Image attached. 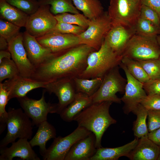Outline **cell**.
Segmentation results:
<instances>
[{"label":"cell","instance_id":"6da1fadb","mask_svg":"<svg viewBox=\"0 0 160 160\" xmlns=\"http://www.w3.org/2000/svg\"><path fill=\"white\" fill-rule=\"evenodd\" d=\"M95 50L80 44L73 47L52 52L41 64L35 67L31 78L49 83L64 78L78 77L87 66V59Z\"/></svg>","mask_w":160,"mask_h":160},{"label":"cell","instance_id":"7a4b0ae2","mask_svg":"<svg viewBox=\"0 0 160 160\" xmlns=\"http://www.w3.org/2000/svg\"><path fill=\"white\" fill-rule=\"evenodd\" d=\"M112 103L106 101L92 103L74 119L78 126L83 127L95 134L97 148L102 147V136L107 128L116 123V120L109 113V108Z\"/></svg>","mask_w":160,"mask_h":160},{"label":"cell","instance_id":"3957f363","mask_svg":"<svg viewBox=\"0 0 160 160\" xmlns=\"http://www.w3.org/2000/svg\"><path fill=\"white\" fill-rule=\"evenodd\" d=\"M122 58L104 40L99 50L89 55L87 66L78 77L86 79L103 77L113 68L119 65Z\"/></svg>","mask_w":160,"mask_h":160},{"label":"cell","instance_id":"277c9868","mask_svg":"<svg viewBox=\"0 0 160 160\" xmlns=\"http://www.w3.org/2000/svg\"><path fill=\"white\" fill-rule=\"evenodd\" d=\"M7 112L6 122L7 131L0 142V148L7 147L18 138L28 140L32 138L33 125L30 118L22 108L10 107Z\"/></svg>","mask_w":160,"mask_h":160},{"label":"cell","instance_id":"5b68a950","mask_svg":"<svg viewBox=\"0 0 160 160\" xmlns=\"http://www.w3.org/2000/svg\"><path fill=\"white\" fill-rule=\"evenodd\" d=\"M157 36H145L135 33L127 44L121 56L137 61L159 59L160 47Z\"/></svg>","mask_w":160,"mask_h":160},{"label":"cell","instance_id":"8992f818","mask_svg":"<svg viewBox=\"0 0 160 160\" xmlns=\"http://www.w3.org/2000/svg\"><path fill=\"white\" fill-rule=\"evenodd\" d=\"M119 66L113 68L103 77L99 89L90 97L92 103L106 101L121 103V99L116 94L124 92L127 81L121 75Z\"/></svg>","mask_w":160,"mask_h":160},{"label":"cell","instance_id":"52a82bcc","mask_svg":"<svg viewBox=\"0 0 160 160\" xmlns=\"http://www.w3.org/2000/svg\"><path fill=\"white\" fill-rule=\"evenodd\" d=\"M141 5L137 0H110L107 12L112 25L121 24L135 27L140 16Z\"/></svg>","mask_w":160,"mask_h":160},{"label":"cell","instance_id":"ba28073f","mask_svg":"<svg viewBox=\"0 0 160 160\" xmlns=\"http://www.w3.org/2000/svg\"><path fill=\"white\" fill-rule=\"evenodd\" d=\"M111 26L108 12H104L99 17L90 20L87 28L78 36L80 44L86 45L98 50Z\"/></svg>","mask_w":160,"mask_h":160},{"label":"cell","instance_id":"9c48e42d","mask_svg":"<svg viewBox=\"0 0 160 160\" xmlns=\"http://www.w3.org/2000/svg\"><path fill=\"white\" fill-rule=\"evenodd\" d=\"M43 92L41 98L36 100L26 95L17 98L19 104L26 115L32 120L33 125L38 126L42 122L47 120L49 113H57V103H52L45 101Z\"/></svg>","mask_w":160,"mask_h":160},{"label":"cell","instance_id":"30bf717a","mask_svg":"<svg viewBox=\"0 0 160 160\" xmlns=\"http://www.w3.org/2000/svg\"><path fill=\"white\" fill-rule=\"evenodd\" d=\"M50 8L49 5H40L35 13L29 15L25 28L29 34L37 38L55 30L57 22Z\"/></svg>","mask_w":160,"mask_h":160},{"label":"cell","instance_id":"8fae6325","mask_svg":"<svg viewBox=\"0 0 160 160\" xmlns=\"http://www.w3.org/2000/svg\"><path fill=\"white\" fill-rule=\"evenodd\" d=\"M92 132L86 128L78 126L68 135L59 136L54 138L47 153L43 158L44 160H64L69 150L77 141L90 134Z\"/></svg>","mask_w":160,"mask_h":160},{"label":"cell","instance_id":"7c38bea8","mask_svg":"<svg viewBox=\"0 0 160 160\" xmlns=\"http://www.w3.org/2000/svg\"><path fill=\"white\" fill-rule=\"evenodd\" d=\"M119 66L124 71L127 78L125 93L121 99L124 103V112L128 114L132 112L147 94L143 88V83L133 77L121 62Z\"/></svg>","mask_w":160,"mask_h":160},{"label":"cell","instance_id":"4fadbf2b","mask_svg":"<svg viewBox=\"0 0 160 160\" xmlns=\"http://www.w3.org/2000/svg\"><path fill=\"white\" fill-rule=\"evenodd\" d=\"M8 43V50L19 70L20 75L31 78L35 67L29 60L24 47L23 33L20 32Z\"/></svg>","mask_w":160,"mask_h":160},{"label":"cell","instance_id":"5bb4252c","mask_svg":"<svg viewBox=\"0 0 160 160\" xmlns=\"http://www.w3.org/2000/svg\"><path fill=\"white\" fill-rule=\"evenodd\" d=\"M44 88L49 94L54 93L57 97L59 114L73 100L76 92L73 79L69 78L47 83Z\"/></svg>","mask_w":160,"mask_h":160},{"label":"cell","instance_id":"9a60e30c","mask_svg":"<svg viewBox=\"0 0 160 160\" xmlns=\"http://www.w3.org/2000/svg\"><path fill=\"white\" fill-rule=\"evenodd\" d=\"M36 39L41 44L49 48L52 52H59L80 44L78 36L63 33L55 30Z\"/></svg>","mask_w":160,"mask_h":160},{"label":"cell","instance_id":"2e32d148","mask_svg":"<svg viewBox=\"0 0 160 160\" xmlns=\"http://www.w3.org/2000/svg\"><path fill=\"white\" fill-rule=\"evenodd\" d=\"M47 83L34 80L31 78L18 75L5 81L2 84L9 94V100L26 95L31 90L39 88H44Z\"/></svg>","mask_w":160,"mask_h":160},{"label":"cell","instance_id":"e0dca14e","mask_svg":"<svg viewBox=\"0 0 160 160\" xmlns=\"http://www.w3.org/2000/svg\"><path fill=\"white\" fill-rule=\"evenodd\" d=\"M135 33V27L121 24L113 25L104 40L115 52L121 55L127 44Z\"/></svg>","mask_w":160,"mask_h":160},{"label":"cell","instance_id":"ac0fdd59","mask_svg":"<svg viewBox=\"0 0 160 160\" xmlns=\"http://www.w3.org/2000/svg\"><path fill=\"white\" fill-rule=\"evenodd\" d=\"M28 140L19 139L12 143L9 147L0 148V160H12L16 157L23 160H40Z\"/></svg>","mask_w":160,"mask_h":160},{"label":"cell","instance_id":"d6986e66","mask_svg":"<svg viewBox=\"0 0 160 160\" xmlns=\"http://www.w3.org/2000/svg\"><path fill=\"white\" fill-rule=\"evenodd\" d=\"M95 143V136L92 132L73 145L64 160H90L97 150Z\"/></svg>","mask_w":160,"mask_h":160},{"label":"cell","instance_id":"ffe728a7","mask_svg":"<svg viewBox=\"0 0 160 160\" xmlns=\"http://www.w3.org/2000/svg\"><path fill=\"white\" fill-rule=\"evenodd\" d=\"M23 35V44L28 57L35 68L42 63L52 51L49 48L41 44L36 37L26 31Z\"/></svg>","mask_w":160,"mask_h":160},{"label":"cell","instance_id":"44dd1931","mask_svg":"<svg viewBox=\"0 0 160 160\" xmlns=\"http://www.w3.org/2000/svg\"><path fill=\"white\" fill-rule=\"evenodd\" d=\"M138 138H135L130 142L120 147L108 148L102 146L97 148L90 160H117L123 156L129 158L130 153L138 143Z\"/></svg>","mask_w":160,"mask_h":160},{"label":"cell","instance_id":"7402d4cb","mask_svg":"<svg viewBox=\"0 0 160 160\" xmlns=\"http://www.w3.org/2000/svg\"><path fill=\"white\" fill-rule=\"evenodd\" d=\"M159 153V146L148 137H143L130 153L129 159L132 160H157Z\"/></svg>","mask_w":160,"mask_h":160},{"label":"cell","instance_id":"603a6c76","mask_svg":"<svg viewBox=\"0 0 160 160\" xmlns=\"http://www.w3.org/2000/svg\"><path fill=\"white\" fill-rule=\"evenodd\" d=\"M38 127L36 134L29 142L32 147L36 146L39 147V153L43 158L47 150L46 143L51 139L56 137V130L54 126L47 120L42 122Z\"/></svg>","mask_w":160,"mask_h":160},{"label":"cell","instance_id":"cb8c5ba5","mask_svg":"<svg viewBox=\"0 0 160 160\" xmlns=\"http://www.w3.org/2000/svg\"><path fill=\"white\" fill-rule=\"evenodd\" d=\"M92 103L90 97L81 92H76L73 100L59 115L64 121L71 122L73 121L77 114Z\"/></svg>","mask_w":160,"mask_h":160},{"label":"cell","instance_id":"d4e9b609","mask_svg":"<svg viewBox=\"0 0 160 160\" xmlns=\"http://www.w3.org/2000/svg\"><path fill=\"white\" fill-rule=\"evenodd\" d=\"M1 19L20 27H25L29 15L10 4L6 0H0Z\"/></svg>","mask_w":160,"mask_h":160},{"label":"cell","instance_id":"484cf974","mask_svg":"<svg viewBox=\"0 0 160 160\" xmlns=\"http://www.w3.org/2000/svg\"><path fill=\"white\" fill-rule=\"evenodd\" d=\"M76 7L90 20L95 19L104 12L103 8L99 0H72Z\"/></svg>","mask_w":160,"mask_h":160},{"label":"cell","instance_id":"4316f807","mask_svg":"<svg viewBox=\"0 0 160 160\" xmlns=\"http://www.w3.org/2000/svg\"><path fill=\"white\" fill-rule=\"evenodd\" d=\"M103 79V77L86 79L76 77L73 80L76 92H81L91 97L99 89Z\"/></svg>","mask_w":160,"mask_h":160},{"label":"cell","instance_id":"83f0119b","mask_svg":"<svg viewBox=\"0 0 160 160\" xmlns=\"http://www.w3.org/2000/svg\"><path fill=\"white\" fill-rule=\"evenodd\" d=\"M132 112L137 116L133 128L135 136L140 138L148 136L149 132L146 120L148 117V110L140 103Z\"/></svg>","mask_w":160,"mask_h":160},{"label":"cell","instance_id":"f1b7e54d","mask_svg":"<svg viewBox=\"0 0 160 160\" xmlns=\"http://www.w3.org/2000/svg\"><path fill=\"white\" fill-rule=\"evenodd\" d=\"M40 6L49 5L51 12L57 15L66 12L79 13L72 0H38Z\"/></svg>","mask_w":160,"mask_h":160},{"label":"cell","instance_id":"f546056e","mask_svg":"<svg viewBox=\"0 0 160 160\" xmlns=\"http://www.w3.org/2000/svg\"><path fill=\"white\" fill-rule=\"evenodd\" d=\"M121 62L125 65L130 74L139 81L144 83L150 80L147 73L138 61L123 57Z\"/></svg>","mask_w":160,"mask_h":160},{"label":"cell","instance_id":"4dcf8cb0","mask_svg":"<svg viewBox=\"0 0 160 160\" xmlns=\"http://www.w3.org/2000/svg\"><path fill=\"white\" fill-rule=\"evenodd\" d=\"M136 33L145 36H157L160 34V26L140 17L135 25Z\"/></svg>","mask_w":160,"mask_h":160},{"label":"cell","instance_id":"1f68e13d","mask_svg":"<svg viewBox=\"0 0 160 160\" xmlns=\"http://www.w3.org/2000/svg\"><path fill=\"white\" fill-rule=\"evenodd\" d=\"M55 17L57 22L79 25L86 29L88 27L90 20L83 14L79 13L71 14L66 12L56 15Z\"/></svg>","mask_w":160,"mask_h":160},{"label":"cell","instance_id":"d6a6232c","mask_svg":"<svg viewBox=\"0 0 160 160\" xmlns=\"http://www.w3.org/2000/svg\"><path fill=\"white\" fill-rule=\"evenodd\" d=\"M20 75L14 62L11 58H4L0 63V83L6 79H11Z\"/></svg>","mask_w":160,"mask_h":160},{"label":"cell","instance_id":"836d02e7","mask_svg":"<svg viewBox=\"0 0 160 160\" xmlns=\"http://www.w3.org/2000/svg\"><path fill=\"white\" fill-rule=\"evenodd\" d=\"M9 94L3 86L2 83H0V134L1 135L7 126L6 122L8 117V112L5 110L6 106L9 101Z\"/></svg>","mask_w":160,"mask_h":160},{"label":"cell","instance_id":"e575fe53","mask_svg":"<svg viewBox=\"0 0 160 160\" xmlns=\"http://www.w3.org/2000/svg\"><path fill=\"white\" fill-rule=\"evenodd\" d=\"M150 80L160 78V61L159 59L138 61Z\"/></svg>","mask_w":160,"mask_h":160},{"label":"cell","instance_id":"d590c367","mask_svg":"<svg viewBox=\"0 0 160 160\" xmlns=\"http://www.w3.org/2000/svg\"><path fill=\"white\" fill-rule=\"evenodd\" d=\"M10 4L16 7L28 15L35 13L40 7L37 0H6Z\"/></svg>","mask_w":160,"mask_h":160},{"label":"cell","instance_id":"8d00e7d4","mask_svg":"<svg viewBox=\"0 0 160 160\" xmlns=\"http://www.w3.org/2000/svg\"><path fill=\"white\" fill-rule=\"evenodd\" d=\"M20 28L7 20L2 19L0 20V36L8 42L19 34Z\"/></svg>","mask_w":160,"mask_h":160},{"label":"cell","instance_id":"74e56055","mask_svg":"<svg viewBox=\"0 0 160 160\" xmlns=\"http://www.w3.org/2000/svg\"><path fill=\"white\" fill-rule=\"evenodd\" d=\"M86 29L79 25L57 22L55 30L63 33L71 34L78 36Z\"/></svg>","mask_w":160,"mask_h":160},{"label":"cell","instance_id":"f35d334b","mask_svg":"<svg viewBox=\"0 0 160 160\" xmlns=\"http://www.w3.org/2000/svg\"><path fill=\"white\" fill-rule=\"evenodd\" d=\"M140 16L160 26V17L158 13L152 9L141 4Z\"/></svg>","mask_w":160,"mask_h":160},{"label":"cell","instance_id":"ab89813d","mask_svg":"<svg viewBox=\"0 0 160 160\" xmlns=\"http://www.w3.org/2000/svg\"><path fill=\"white\" fill-rule=\"evenodd\" d=\"M140 104L148 110H160V94L147 95Z\"/></svg>","mask_w":160,"mask_h":160},{"label":"cell","instance_id":"60d3db41","mask_svg":"<svg viewBox=\"0 0 160 160\" xmlns=\"http://www.w3.org/2000/svg\"><path fill=\"white\" fill-rule=\"evenodd\" d=\"M148 117L149 132L160 127V110H148Z\"/></svg>","mask_w":160,"mask_h":160},{"label":"cell","instance_id":"b9f144b4","mask_svg":"<svg viewBox=\"0 0 160 160\" xmlns=\"http://www.w3.org/2000/svg\"><path fill=\"white\" fill-rule=\"evenodd\" d=\"M143 87L147 95L160 94V78L143 83Z\"/></svg>","mask_w":160,"mask_h":160},{"label":"cell","instance_id":"7bdbcfd3","mask_svg":"<svg viewBox=\"0 0 160 160\" xmlns=\"http://www.w3.org/2000/svg\"><path fill=\"white\" fill-rule=\"evenodd\" d=\"M141 4L152 9L158 14L160 17V0H141Z\"/></svg>","mask_w":160,"mask_h":160},{"label":"cell","instance_id":"ee69618b","mask_svg":"<svg viewBox=\"0 0 160 160\" xmlns=\"http://www.w3.org/2000/svg\"><path fill=\"white\" fill-rule=\"evenodd\" d=\"M148 138L158 145L160 146V127L149 132Z\"/></svg>","mask_w":160,"mask_h":160},{"label":"cell","instance_id":"f6af8a7d","mask_svg":"<svg viewBox=\"0 0 160 160\" xmlns=\"http://www.w3.org/2000/svg\"><path fill=\"white\" fill-rule=\"evenodd\" d=\"M8 43L3 37L0 36V50H8Z\"/></svg>","mask_w":160,"mask_h":160},{"label":"cell","instance_id":"bcb514c9","mask_svg":"<svg viewBox=\"0 0 160 160\" xmlns=\"http://www.w3.org/2000/svg\"><path fill=\"white\" fill-rule=\"evenodd\" d=\"M11 58V54L8 50H0V63L4 58Z\"/></svg>","mask_w":160,"mask_h":160},{"label":"cell","instance_id":"7dc6e473","mask_svg":"<svg viewBox=\"0 0 160 160\" xmlns=\"http://www.w3.org/2000/svg\"><path fill=\"white\" fill-rule=\"evenodd\" d=\"M157 39L158 43L160 47V34L157 36Z\"/></svg>","mask_w":160,"mask_h":160},{"label":"cell","instance_id":"c3c4849f","mask_svg":"<svg viewBox=\"0 0 160 160\" xmlns=\"http://www.w3.org/2000/svg\"><path fill=\"white\" fill-rule=\"evenodd\" d=\"M159 146V153L157 160H160V146Z\"/></svg>","mask_w":160,"mask_h":160},{"label":"cell","instance_id":"681fc988","mask_svg":"<svg viewBox=\"0 0 160 160\" xmlns=\"http://www.w3.org/2000/svg\"><path fill=\"white\" fill-rule=\"evenodd\" d=\"M159 60H160V57H159Z\"/></svg>","mask_w":160,"mask_h":160},{"label":"cell","instance_id":"f907efd6","mask_svg":"<svg viewBox=\"0 0 160 160\" xmlns=\"http://www.w3.org/2000/svg\"><path fill=\"white\" fill-rule=\"evenodd\" d=\"M138 1H141V0H137Z\"/></svg>","mask_w":160,"mask_h":160}]
</instances>
